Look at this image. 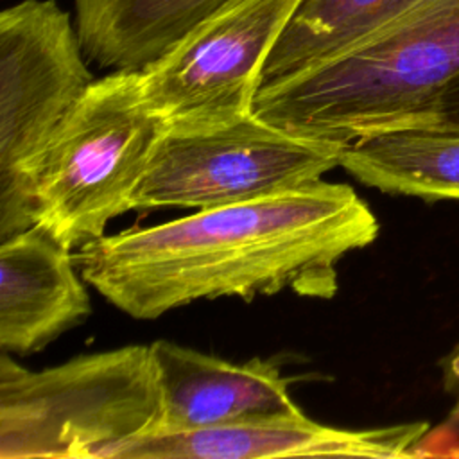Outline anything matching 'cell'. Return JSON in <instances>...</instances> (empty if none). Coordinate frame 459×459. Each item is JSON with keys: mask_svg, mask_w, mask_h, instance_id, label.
<instances>
[{"mask_svg": "<svg viewBox=\"0 0 459 459\" xmlns=\"http://www.w3.org/2000/svg\"><path fill=\"white\" fill-rule=\"evenodd\" d=\"M378 237L359 194L325 179L102 235L74 251L84 281L134 319L194 303L290 290L330 299L337 265Z\"/></svg>", "mask_w": 459, "mask_h": 459, "instance_id": "cell-1", "label": "cell"}, {"mask_svg": "<svg viewBox=\"0 0 459 459\" xmlns=\"http://www.w3.org/2000/svg\"><path fill=\"white\" fill-rule=\"evenodd\" d=\"M459 75V0H421L355 47L260 86L253 113L298 136L348 145L409 126Z\"/></svg>", "mask_w": 459, "mask_h": 459, "instance_id": "cell-2", "label": "cell"}, {"mask_svg": "<svg viewBox=\"0 0 459 459\" xmlns=\"http://www.w3.org/2000/svg\"><path fill=\"white\" fill-rule=\"evenodd\" d=\"M161 391L151 344L27 369L0 357V459H115L160 432Z\"/></svg>", "mask_w": 459, "mask_h": 459, "instance_id": "cell-3", "label": "cell"}, {"mask_svg": "<svg viewBox=\"0 0 459 459\" xmlns=\"http://www.w3.org/2000/svg\"><path fill=\"white\" fill-rule=\"evenodd\" d=\"M165 131L143 97L140 72L95 79L39 161L34 224L68 249L106 235L109 221L133 210V194Z\"/></svg>", "mask_w": 459, "mask_h": 459, "instance_id": "cell-4", "label": "cell"}, {"mask_svg": "<svg viewBox=\"0 0 459 459\" xmlns=\"http://www.w3.org/2000/svg\"><path fill=\"white\" fill-rule=\"evenodd\" d=\"M77 27L56 0L0 14V240L34 226L39 161L95 77Z\"/></svg>", "mask_w": 459, "mask_h": 459, "instance_id": "cell-5", "label": "cell"}, {"mask_svg": "<svg viewBox=\"0 0 459 459\" xmlns=\"http://www.w3.org/2000/svg\"><path fill=\"white\" fill-rule=\"evenodd\" d=\"M344 145L280 129L251 113L237 122L165 131L133 194V210L217 208L323 179Z\"/></svg>", "mask_w": 459, "mask_h": 459, "instance_id": "cell-6", "label": "cell"}, {"mask_svg": "<svg viewBox=\"0 0 459 459\" xmlns=\"http://www.w3.org/2000/svg\"><path fill=\"white\" fill-rule=\"evenodd\" d=\"M301 0H230L140 72L167 131L237 122L253 113L265 61Z\"/></svg>", "mask_w": 459, "mask_h": 459, "instance_id": "cell-7", "label": "cell"}, {"mask_svg": "<svg viewBox=\"0 0 459 459\" xmlns=\"http://www.w3.org/2000/svg\"><path fill=\"white\" fill-rule=\"evenodd\" d=\"M425 423L339 429L303 411L179 434H152L127 443L115 459H264V457H412Z\"/></svg>", "mask_w": 459, "mask_h": 459, "instance_id": "cell-8", "label": "cell"}, {"mask_svg": "<svg viewBox=\"0 0 459 459\" xmlns=\"http://www.w3.org/2000/svg\"><path fill=\"white\" fill-rule=\"evenodd\" d=\"M151 350L163 407L158 434L301 411L290 396V378L281 375L274 359L253 357L237 364L165 339L151 342Z\"/></svg>", "mask_w": 459, "mask_h": 459, "instance_id": "cell-9", "label": "cell"}, {"mask_svg": "<svg viewBox=\"0 0 459 459\" xmlns=\"http://www.w3.org/2000/svg\"><path fill=\"white\" fill-rule=\"evenodd\" d=\"M74 249L39 226L0 240V348L27 355L84 321L90 296Z\"/></svg>", "mask_w": 459, "mask_h": 459, "instance_id": "cell-10", "label": "cell"}, {"mask_svg": "<svg viewBox=\"0 0 459 459\" xmlns=\"http://www.w3.org/2000/svg\"><path fill=\"white\" fill-rule=\"evenodd\" d=\"M230 0H74L75 27L90 63L142 72Z\"/></svg>", "mask_w": 459, "mask_h": 459, "instance_id": "cell-11", "label": "cell"}, {"mask_svg": "<svg viewBox=\"0 0 459 459\" xmlns=\"http://www.w3.org/2000/svg\"><path fill=\"white\" fill-rule=\"evenodd\" d=\"M362 185L423 201H459V131L403 126L344 145L341 165Z\"/></svg>", "mask_w": 459, "mask_h": 459, "instance_id": "cell-12", "label": "cell"}, {"mask_svg": "<svg viewBox=\"0 0 459 459\" xmlns=\"http://www.w3.org/2000/svg\"><path fill=\"white\" fill-rule=\"evenodd\" d=\"M421 0H301L262 75V84L316 66L378 32Z\"/></svg>", "mask_w": 459, "mask_h": 459, "instance_id": "cell-13", "label": "cell"}, {"mask_svg": "<svg viewBox=\"0 0 459 459\" xmlns=\"http://www.w3.org/2000/svg\"><path fill=\"white\" fill-rule=\"evenodd\" d=\"M409 126H430L459 131V75H455Z\"/></svg>", "mask_w": 459, "mask_h": 459, "instance_id": "cell-14", "label": "cell"}, {"mask_svg": "<svg viewBox=\"0 0 459 459\" xmlns=\"http://www.w3.org/2000/svg\"><path fill=\"white\" fill-rule=\"evenodd\" d=\"M441 380L443 389L455 396V407L452 411V420H459V341L455 346L441 359Z\"/></svg>", "mask_w": 459, "mask_h": 459, "instance_id": "cell-15", "label": "cell"}, {"mask_svg": "<svg viewBox=\"0 0 459 459\" xmlns=\"http://www.w3.org/2000/svg\"><path fill=\"white\" fill-rule=\"evenodd\" d=\"M455 421H459V420H455ZM457 443H459V432H457Z\"/></svg>", "mask_w": 459, "mask_h": 459, "instance_id": "cell-16", "label": "cell"}]
</instances>
